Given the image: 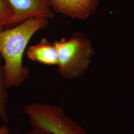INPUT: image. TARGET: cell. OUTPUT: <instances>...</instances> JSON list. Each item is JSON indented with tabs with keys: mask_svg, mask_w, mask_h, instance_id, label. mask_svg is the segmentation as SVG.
I'll return each mask as SVG.
<instances>
[{
	"mask_svg": "<svg viewBox=\"0 0 134 134\" xmlns=\"http://www.w3.org/2000/svg\"><path fill=\"white\" fill-rule=\"evenodd\" d=\"M53 43L57 52L58 72L61 76L73 80L87 71L94 50L91 40L85 34L76 32L68 40L62 38Z\"/></svg>",
	"mask_w": 134,
	"mask_h": 134,
	"instance_id": "obj_2",
	"label": "cell"
},
{
	"mask_svg": "<svg viewBox=\"0 0 134 134\" xmlns=\"http://www.w3.org/2000/svg\"><path fill=\"white\" fill-rule=\"evenodd\" d=\"M53 11L72 19L85 20L93 14L99 0H48Z\"/></svg>",
	"mask_w": 134,
	"mask_h": 134,
	"instance_id": "obj_5",
	"label": "cell"
},
{
	"mask_svg": "<svg viewBox=\"0 0 134 134\" xmlns=\"http://www.w3.org/2000/svg\"><path fill=\"white\" fill-rule=\"evenodd\" d=\"M29 60L47 66H57V50L53 43L46 38L41 39L39 43L30 46L26 51Z\"/></svg>",
	"mask_w": 134,
	"mask_h": 134,
	"instance_id": "obj_6",
	"label": "cell"
},
{
	"mask_svg": "<svg viewBox=\"0 0 134 134\" xmlns=\"http://www.w3.org/2000/svg\"><path fill=\"white\" fill-rule=\"evenodd\" d=\"M0 134H10V130L5 126H0Z\"/></svg>",
	"mask_w": 134,
	"mask_h": 134,
	"instance_id": "obj_9",
	"label": "cell"
},
{
	"mask_svg": "<svg viewBox=\"0 0 134 134\" xmlns=\"http://www.w3.org/2000/svg\"><path fill=\"white\" fill-rule=\"evenodd\" d=\"M49 19L35 17L14 27L0 31V55L7 88L19 87L30 77V70L23 64V56L29 41L35 34L45 29Z\"/></svg>",
	"mask_w": 134,
	"mask_h": 134,
	"instance_id": "obj_1",
	"label": "cell"
},
{
	"mask_svg": "<svg viewBox=\"0 0 134 134\" xmlns=\"http://www.w3.org/2000/svg\"><path fill=\"white\" fill-rule=\"evenodd\" d=\"M14 14L10 25H16L31 18L43 17L52 19L54 13L48 0H7Z\"/></svg>",
	"mask_w": 134,
	"mask_h": 134,
	"instance_id": "obj_4",
	"label": "cell"
},
{
	"mask_svg": "<svg viewBox=\"0 0 134 134\" xmlns=\"http://www.w3.org/2000/svg\"><path fill=\"white\" fill-rule=\"evenodd\" d=\"M14 12L7 0H0V31L10 25Z\"/></svg>",
	"mask_w": 134,
	"mask_h": 134,
	"instance_id": "obj_8",
	"label": "cell"
},
{
	"mask_svg": "<svg viewBox=\"0 0 134 134\" xmlns=\"http://www.w3.org/2000/svg\"><path fill=\"white\" fill-rule=\"evenodd\" d=\"M24 112L36 134H88L60 106L36 102L24 106Z\"/></svg>",
	"mask_w": 134,
	"mask_h": 134,
	"instance_id": "obj_3",
	"label": "cell"
},
{
	"mask_svg": "<svg viewBox=\"0 0 134 134\" xmlns=\"http://www.w3.org/2000/svg\"><path fill=\"white\" fill-rule=\"evenodd\" d=\"M2 58L0 55V119L5 122H8V117L6 110V103L8 94L5 83L3 67L2 66Z\"/></svg>",
	"mask_w": 134,
	"mask_h": 134,
	"instance_id": "obj_7",
	"label": "cell"
},
{
	"mask_svg": "<svg viewBox=\"0 0 134 134\" xmlns=\"http://www.w3.org/2000/svg\"><path fill=\"white\" fill-rule=\"evenodd\" d=\"M36 134L35 132H34L33 131H30V132H26V133H24V134Z\"/></svg>",
	"mask_w": 134,
	"mask_h": 134,
	"instance_id": "obj_10",
	"label": "cell"
}]
</instances>
